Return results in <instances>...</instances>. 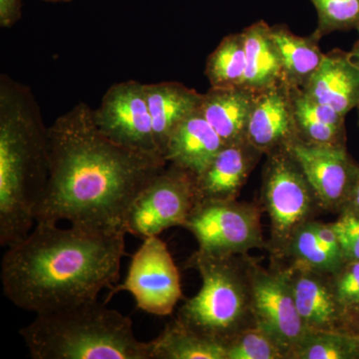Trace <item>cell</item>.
<instances>
[{
	"label": "cell",
	"mask_w": 359,
	"mask_h": 359,
	"mask_svg": "<svg viewBox=\"0 0 359 359\" xmlns=\"http://www.w3.org/2000/svg\"><path fill=\"white\" fill-rule=\"evenodd\" d=\"M334 226L344 261H359V217L349 211H341Z\"/></svg>",
	"instance_id": "30"
},
{
	"label": "cell",
	"mask_w": 359,
	"mask_h": 359,
	"mask_svg": "<svg viewBox=\"0 0 359 359\" xmlns=\"http://www.w3.org/2000/svg\"><path fill=\"white\" fill-rule=\"evenodd\" d=\"M282 268L306 332H346V311L335 294L332 273L294 262Z\"/></svg>",
	"instance_id": "13"
},
{
	"label": "cell",
	"mask_w": 359,
	"mask_h": 359,
	"mask_svg": "<svg viewBox=\"0 0 359 359\" xmlns=\"http://www.w3.org/2000/svg\"><path fill=\"white\" fill-rule=\"evenodd\" d=\"M184 228L197 240L198 250L205 254L245 255L266 245L261 210L252 203L237 200L198 202Z\"/></svg>",
	"instance_id": "7"
},
{
	"label": "cell",
	"mask_w": 359,
	"mask_h": 359,
	"mask_svg": "<svg viewBox=\"0 0 359 359\" xmlns=\"http://www.w3.org/2000/svg\"><path fill=\"white\" fill-rule=\"evenodd\" d=\"M196 204L195 175L168 163L132 203L125 231L144 240L173 226L184 228Z\"/></svg>",
	"instance_id": "8"
},
{
	"label": "cell",
	"mask_w": 359,
	"mask_h": 359,
	"mask_svg": "<svg viewBox=\"0 0 359 359\" xmlns=\"http://www.w3.org/2000/svg\"><path fill=\"white\" fill-rule=\"evenodd\" d=\"M123 231L71 224L36 223L34 230L2 257L4 294L14 306L37 314L98 301L120 278Z\"/></svg>",
	"instance_id": "2"
},
{
	"label": "cell",
	"mask_w": 359,
	"mask_h": 359,
	"mask_svg": "<svg viewBox=\"0 0 359 359\" xmlns=\"http://www.w3.org/2000/svg\"><path fill=\"white\" fill-rule=\"evenodd\" d=\"M247 68L244 33H231L219 42L205 62V74L211 87H244Z\"/></svg>",
	"instance_id": "24"
},
{
	"label": "cell",
	"mask_w": 359,
	"mask_h": 359,
	"mask_svg": "<svg viewBox=\"0 0 359 359\" xmlns=\"http://www.w3.org/2000/svg\"><path fill=\"white\" fill-rule=\"evenodd\" d=\"M42 1H46V2H70V1H73V0H42Z\"/></svg>",
	"instance_id": "36"
},
{
	"label": "cell",
	"mask_w": 359,
	"mask_h": 359,
	"mask_svg": "<svg viewBox=\"0 0 359 359\" xmlns=\"http://www.w3.org/2000/svg\"><path fill=\"white\" fill-rule=\"evenodd\" d=\"M120 292L131 294L137 308L152 316L174 313L183 297L181 275L166 243L159 236L144 238L132 257L126 278L109 290L106 304Z\"/></svg>",
	"instance_id": "9"
},
{
	"label": "cell",
	"mask_w": 359,
	"mask_h": 359,
	"mask_svg": "<svg viewBox=\"0 0 359 359\" xmlns=\"http://www.w3.org/2000/svg\"><path fill=\"white\" fill-rule=\"evenodd\" d=\"M349 211L359 217V166L355 179H354L353 185L351 187V192L341 211ZM340 211V212H341Z\"/></svg>",
	"instance_id": "33"
},
{
	"label": "cell",
	"mask_w": 359,
	"mask_h": 359,
	"mask_svg": "<svg viewBox=\"0 0 359 359\" xmlns=\"http://www.w3.org/2000/svg\"><path fill=\"white\" fill-rule=\"evenodd\" d=\"M226 359H287V355L271 335L254 325L226 344Z\"/></svg>",
	"instance_id": "27"
},
{
	"label": "cell",
	"mask_w": 359,
	"mask_h": 359,
	"mask_svg": "<svg viewBox=\"0 0 359 359\" xmlns=\"http://www.w3.org/2000/svg\"><path fill=\"white\" fill-rule=\"evenodd\" d=\"M263 153L249 141L224 145L196 178L197 203L237 200Z\"/></svg>",
	"instance_id": "15"
},
{
	"label": "cell",
	"mask_w": 359,
	"mask_h": 359,
	"mask_svg": "<svg viewBox=\"0 0 359 359\" xmlns=\"http://www.w3.org/2000/svg\"><path fill=\"white\" fill-rule=\"evenodd\" d=\"M93 118L99 131L115 143L162 155L155 140L145 84L136 80L113 84L93 109Z\"/></svg>",
	"instance_id": "11"
},
{
	"label": "cell",
	"mask_w": 359,
	"mask_h": 359,
	"mask_svg": "<svg viewBox=\"0 0 359 359\" xmlns=\"http://www.w3.org/2000/svg\"><path fill=\"white\" fill-rule=\"evenodd\" d=\"M358 126H359V107L358 108Z\"/></svg>",
	"instance_id": "37"
},
{
	"label": "cell",
	"mask_w": 359,
	"mask_h": 359,
	"mask_svg": "<svg viewBox=\"0 0 359 359\" xmlns=\"http://www.w3.org/2000/svg\"><path fill=\"white\" fill-rule=\"evenodd\" d=\"M289 359H359L358 339L349 332H306Z\"/></svg>",
	"instance_id": "25"
},
{
	"label": "cell",
	"mask_w": 359,
	"mask_h": 359,
	"mask_svg": "<svg viewBox=\"0 0 359 359\" xmlns=\"http://www.w3.org/2000/svg\"><path fill=\"white\" fill-rule=\"evenodd\" d=\"M49 177L35 208L36 223L125 231L138 194L168 165L162 155L125 147L104 136L84 102L48 128Z\"/></svg>",
	"instance_id": "1"
},
{
	"label": "cell",
	"mask_w": 359,
	"mask_h": 359,
	"mask_svg": "<svg viewBox=\"0 0 359 359\" xmlns=\"http://www.w3.org/2000/svg\"><path fill=\"white\" fill-rule=\"evenodd\" d=\"M151 359H226V346L174 318L150 341Z\"/></svg>",
	"instance_id": "23"
},
{
	"label": "cell",
	"mask_w": 359,
	"mask_h": 359,
	"mask_svg": "<svg viewBox=\"0 0 359 359\" xmlns=\"http://www.w3.org/2000/svg\"><path fill=\"white\" fill-rule=\"evenodd\" d=\"M344 328L349 332H359V308L346 311Z\"/></svg>",
	"instance_id": "34"
},
{
	"label": "cell",
	"mask_w": 359,
	"mask_h": 359,
	"mask_svg": "<svg viewBox=\"0 0 359 359\" xmlns=\"http://www.w3.org/2000/svg\"><path fill=\"white\" fill-rule=\"evenodd\" d=\"M187 266L199 273L202 285L178 309L175 318L182 325L224 346L255 325L245 255L221 256L196 250Z\"/></svg>",
	"instance_id": "5"
},
{
	"label": "cell",
	"mask_w": 359,
	"mask_h": 359,
	"mask_svg": "<svg viewBox=\"0 0 359 359\" xmlns=\"http://www.w3.org/2000/svg\"><path fill=\"white\" fill-rule=\"evenodd\" d=\"M243 33L247 53L245 88L257 92L285 83L282 61L268 23L257 21L245 28Z\"/></svg>",
	"instance_id": "22"
},
{
	"label": "cell",
	"mask_w": 359,
	"mask_h": 359,
	"mask_svg": "<svg viewBox=\"0 0 359 359\" xmlns=\"http://www.w3.org/2000/svg\"><path fill=\"white\" fill-rule=\"evenodd\" d=\"M290 87L285 83L255 92L247 140L264 155L297 140Z\"/></svg>",
	"instance_id": "14"
},
{
	"label": "cell",
	"mask_w": 359,
	"mask_h": 359,
	"mask_svg": "<svg viewBox=\"0 0 359 359\" xmlns=\"http://www.w3.org/2000/svg\"><path fill=\"white\" fill-rule=\"evenodd\" d=\"M332 278L335 294L346 313L359 308V261L346 262Z\"/></svg>",
	"instance_id": "29"
},
{
	"label": "cell",
	"mask_w": 359,
	"mask_h": 359,
	"mask_svg": "<svg viewBox=\"0 0 359 359\" xmlns=\"http://www.w3.org/2000/svg\"><path fill=\"white\" fill-rule=\"evenodd\" d=\"M269 33L280 54L285 83L304 88L325 58L318 45L320 39L313 33L309 36L295 35L285 25L269 26Z\"/></svg>",
	"instance_id": "21"
},
{
	"label": "cell",
	"mask_w": 359,
	"mask_h": 359,
	"mask_svg": "<svg viewBox=\"0 0 359 359\" xmlns=\"http://www.w3.org/2000/svg\"><path fill=\"white\" fill-rule=\"evenodd\" d=\"M299 140L323 147H346V117L316 102L302 88L290 87Z\"/></svg>",
	"instance_id": "20"
},
{
	"label": "cell",
	"mask_w": 359,
	"mask_h": 359,
	"mask_svg": "<svg viewBox=\"0 0 359 359\" xmlns=\"http://www.w3.org/2000/svg\"><path fill=\"white\" fill-rule=\"evenodd\" d=\"M255 92L245 87L215 88L203 94L199 109L226 145L247 140Z\"/></svg>",
	"instance_id": "19"
},
{
	"label": "cell",
	"mask_w": 359,
	"mask_h": 359,
	"mask_svg": "<svg viewBox=\"0 0 359 359\" xmlns=\"http://www.w3.org/2000/svg\"><path fill=\"white\" fill-rule=\"evenodd\" d=\"M311 224H313L316 237L320 240V244L328 254L340 263H346L341 248H340L339 238H337L332 224L321 223L316 219H311Z\"/></svg>",
	"instance_id": "31"
},
{
	"label": "cell",
	"mask_w": 359,
	"mask_h": 359,
	"mask_svg": "<svg viewBox=\"0 0 359 359\" xmlns=\"http://www.w3.org/2000/svg\"><path fill=\"white\" fill-rule=\"evenodd\" d=\"M262 197L271 219V252L278 257L302 224L321 209L313 187L287 149L266 155Z\"/></svg>",
	"instance_id": "6"
},
{
	"label": "cell",
	"mask_w": 359,
	"mask_h": 359,
	"mask_svg": "<svg viewBox=\"0 0 359 359\" xmlns=\"http://www.w3.org/2000/svg\"><path fill=\"white\" fill-rule=\"evenodd\" d=\"M21 0H0V26L11 28L21 18Z\"/></svg>",
	"instance_id": "32"
},
{
	"label": "cell",
	"mask_w": 359,
	"mask_h": 359,
	"mask_svg": "<svg viewBox=\"0 0 359 359\" xmlns=\"http://www.w3.org/2000/svg\"><path fill=\"white\" fill-rule=\"evenodd\" d=\"M353 334H356V337H358V341H359V332H353Z\"/></svg>",
	"instance_id": "38"
},
{
	"label": "cell",
	"mask_w": 359,
	"mask_h": 359,
	"mask_svg": "<svg viewBox=\"0 0 359 359\" xmlns=\"http://www.w3.org/2000/svg\"><path fill=\"white\" fill-rule=\"evenodd\" d=\"M358 37L356 39L355 43L353 44V48L348 52L349 58L351 62L353 63L359 70V27L358 28Z\"/></svg>",
	"instance_id": "35"
},
{
	"label": "cell",
	"mask_w": 359,
	"mask_h": 359,
	"mask_svg": "<svg viewBox=\"0 0 359 359\" xmlns=\"http://www.w3.org/2000/svg\"><path fill=\"white\" fill-rule=\"evenodd\" d=\"M287 149L313 187L321 209L340 212L359 166L348 154L346 147H323L297 139Z\"/></svg>",
	"instance_id": "12"
},
{
	"label": "cell",
	"mask_w": 359,
	"mask_h": 359,
	"mask_svg": "<svg viewBox=\"0 0 359 359\" xmlns=\"http://www.w3.org/2000/svg\"><path fill=\"white\" fill-rule=\"evenodd\" d=\"M276 257H287L290 262L302 264L328 273H334L344 264L330 256L320 244L314 233L311 221L302 224L295 231L285 249Z\"/></svg>",
	"instance_id": "26"
},
{
	"label": "cell",
	"mask_w": 359,
	"mask_h": 359,
	"mask_svg": "<svg viewBox=\"0 0 359 359\" xmlns=\"http://www.w3.org/2000/svg\"><path fill=\"white\" fill-rule=\"evenodd\" d=\"M226 144L197 109L175 129L165 149L164 157L195 175L205 171Z\"/></svg>",
	"instance_id": "17"
},
{
	"label": "cell",
	"mask_w": 359,
	"mask_h": 359,
	"mask_svg": "<svg viewBox=\"0 0 359 359\" xmlns=\"http://www.w3.org/2000/svg\"><path fill=\"white\" fill-rule=\"evenodd\" d=\"M49 177L48 128L32 90L0 76V245L29 235Z\"/></svg>",
	"instance_id": "3"
},
{
	"label": "cell",
	"mask_w": 359,
	"mask_h": 359,
	"mask_svg": "<svg viewBox=\"0 0 359 359\" xmlns=\"http://www.w3.org/2000/svg\"><path fill=\"white\" fill-rule=\"evenodd\" d=\"M318 13L313 32L318 39L335 32L359 27V0H311Z\"/></svg>",
	"instance_id": "28"
},
{
	"label": "cell",
	"mask_w": 359,
	"mask_h": 359,
	"mask_svg": "<svg viewBox=\"0 0 359 359\" xmlns=\"http://www.w3.org/2000/svg\"><path fill=\"white\" fill-rule=\"evenodd\" d=\"M145 91L156 143L164 156L170 136L187 117L199 109L203 94L175 81L145 84Z\"/></svg>",
	"instance_id": "18"
},
{
	"label": "cell",
	"mask_w": 359,
	"mask_h": 359,
	"mask_svg": "<svg viewBox=\"0 0 359 359\" xmlns=\"http://www.w3.org/2000/svg\"><path fill=\"white\" fill-rule=\"evenodd\" d=\"M20 334L33 359H151L150 341L137 339L131 318L106 302L37 314Z\"/></svg>",
	"instance_id": "4"
},
{
	"label": "cell",
	"mask_w": 359,
	"mask_h": 359,
	"mask_svg": "<svg viewBox=\"0 0 359 359\" xmlns=\"http://www.w3.org/2000/svg\"><path fill=\"white\" fill-rule=\"evenodd\" d=\"M304 93L316 102L346 116L359 107V70L348 52L341 49L325 53L318 69L304 85Z\"/></svg>",
	"instance_id": "16"
},
{
	"label": "cell",
	"mask_w": 359,
	"mask_h": 359,
	"mask_svg": "<svg viewBox=\"0 0 359 359\" xmlns=\"http://www.w3.org/2000/svg\"><path fill=\"white\" fill-rule=\"evenodd\" d=\"M245 259L255 325L271 335L289 359L290 351L306 332L295 306L289 278L280 264L268 269L247 254Z\"/></svg>",
	"instance_id": "10"
}]
</instances>
